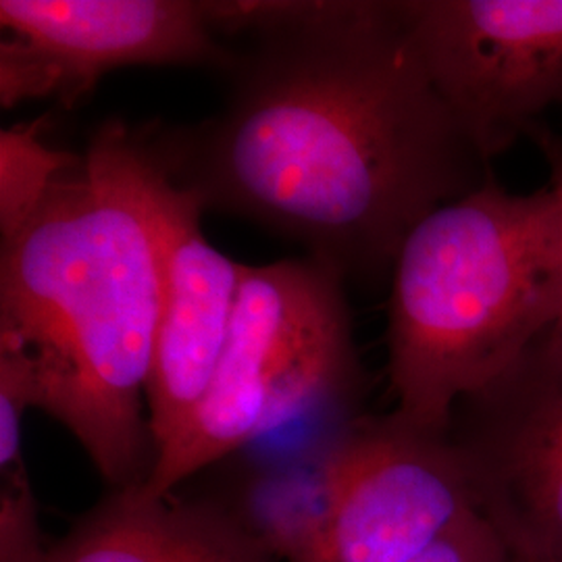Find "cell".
<instances>
[{"instance_id":"7","label":"cell","mask_w":562,"mask_h":562,"mask_svg":"<svg viewBox=\"0 0 562 562\" xmlns=\"http://www.w3.org/2000/svg\"><path fill=\"white\" fill-rule=\"evenodd\" d=\"M322 562H408L480 515L461 450L448 431L396 408L357 415L327 461Z\"/></svg>"},{"instance_id":"9","label":"cell","mask_w":562,"mask_h":562,"mask_svg":"<svg viewBox=\"0 0 562 562\" xmlns=\"http://www.w3.org/2000/svg\"><path fill=\"white\" fill-rule=\"evenodd\" d=\"M138 144V190L161 276V322L150 382L148 419L157 454L192 417L213 380L240 290L244 265L202 234L201 204L165 176Z\"/></svg>"},{"instance_id":"6","label":"cell","mask_w":562,"mask_h":562,"mask_svg":"<svg viewBox=\"0 0 562 562\" xmlns=\"http://www.w3.org/2000/svg\"><path fill=\"white\" fill-rule=\"evenodd\" d=\"M423 67L492 165L562 102V0H402Z\"/></svg>"},{"instance_id":"14","label":"cell","mask_w":562,"mask_h":562,"mask_svg":"<svg viewBox=\"0 0 562 562\" xmlns=\"http://www.w3.org/2000/svg\"><path fill=\"white\" fill-rule=\"evenodd\" d=\"M531 138L540 144L548 162H559L562 167V140L552 136L550 132H546L542 125L531 134ZM542 344L550 357H554L557 361L562 362V311L561 317L550 327V331L543 336Z\"/></svg>"},{"instance_id":"11","label":"cell","mask_w":562,"mask_h":562,"mask_svg":"<svg viewBox=\"0 0 562 562\" xmlns=\"http://www.w3.org/2000/svg\"><path fill=\"white\" fill-rule=\"evenodd\" d=\"M44 120L23 121L0 132V234L15 236L80 155L44 140Z\"/></svg>"},{"instance_id":"2","label":"cell","mask_w":562,"mask_h":562,"mask_svg":"<svg viewBox=\"0 0 562 562\" xmlns=\"http://www.w3.org/2000/svg\"><path fill=\"white\" fill-rule=\"evenodd\" d=\"M161 276L138 190L134 125L104 121L20 232L2 240L0 361L59 422L109 490L148 482L146 390Z\"/></svg>"},{"instance_id":"12","label":"cell","mask_w":562,"mask_h":562,"mask_svg":"<svg viewBox=\"0 0 562 562\" xmlns=\"http://www.w3.org/2000/svg\"><path fill=\"white\" fill-rule=\"evenodd\" d=\"M48 548L27 471L0 477V562H46Z\"/></svg>"},{"instance_id":"8","label":"cell","mask_w":562,"mask_h":562,"mask_svg":"<svg viewBox=\"0 0 562 562\" xmlns=\"http://www.w3.org/2000/svg\"><path fill=\"white\" fill-rule=\"evenodd\" d=\"M477 513L513 562H562V362L536 341L450 423Z\"/></svg>"},{"instance_id":"4","label":"cell","mask_w":562,"mask_h":562,"mask_svg":"<svg viewBox=\"0 0 562 562\" xmlns=\"http://www.w3.org/2000/svg\"><path fill=\"white\" fill-rule=\"evenodd\" d=\"M340 276L308 257L244 265L222 357L201 404L142 490L181 483L301 419L348 422L362 369Z\"/></svg>"},{"instance_id":"5","label":"cell","mask_w":562,"mask_h":562,"mask_svg":"<svg viewBox=\"0 0 562 562\" xmlns=\"http://www.w3.org/2000/svg\"><path fill=\"white\" fill-rule=\"evenodd\" d=\"M0 102L53 99L78 106L121 67H204L223 76L234 44L215 2L196 0H0Z\"/></svg>"},{"instance_id":"1","label":"cell","mask_w":562,"mask_h":562,"mask_svg":"<svg viewBox=\"0 0 562 562\" xmlns=\"http://www.w3.org/2000/svg\"><path fill=\"white\" fill-rule=\"evenodd\" d=\"M222 109L138 125L202 211L299 244L344 283L390 280L408 234L492 176L423 67L402 0L215 2Z\"/></svg>"},{"instance_id":"15","label":"cell","mask_w":562,"mask_h":562,"mask_svg":"<svg viewBox=\"0 0 562 562\" xmlns=\"http://www.w3.org/2000/svg\"><path fill=\"white\" fill-rule=\"evenodd\" d=\"M510 562H513V561H510Z\"/></svg>"},{"instance_id":"13","label":"cell","mask_w":562,"mask_h":562,"mask_svg":"<svg viewBox=\"0 0 562 562\" xmlns=\"http://www.w3.org/2000/svg\"><path fill=\"white\" fill-rule=\"evenodd\" d=\"M408 562H510V557L498 533L475 515Z\"/></svg>"},{"instance_id":"3","label":"cell","mask_w":562,"mask_h":562,"mask_svg":"<svg viewBox=\"0 0 562 562\" xmlns=\"http://www.w3.org/2000/svg\"><path fill=\"white\" fill-rule=\"evenodd\" d=\"M531 194L494 173L429 213L390 276L387 378L396 411L448 431L457 404L498 380L562 311V167Z\"/></svg>"},{"instance_id":"10","label":"cell","mask_w":562,"mask_h":562,"mask_svg":"<svg viewBox=\"0 0 562 562\" xmlns=\"http://www.w3.org/2000/svg\"><path fill=\"white\" fill-rule=\"evenodd\" d=\"M46 562H278L220 501L148 496L142 485L109 490L50 543Z\"/></svg>"}]
</instances>
